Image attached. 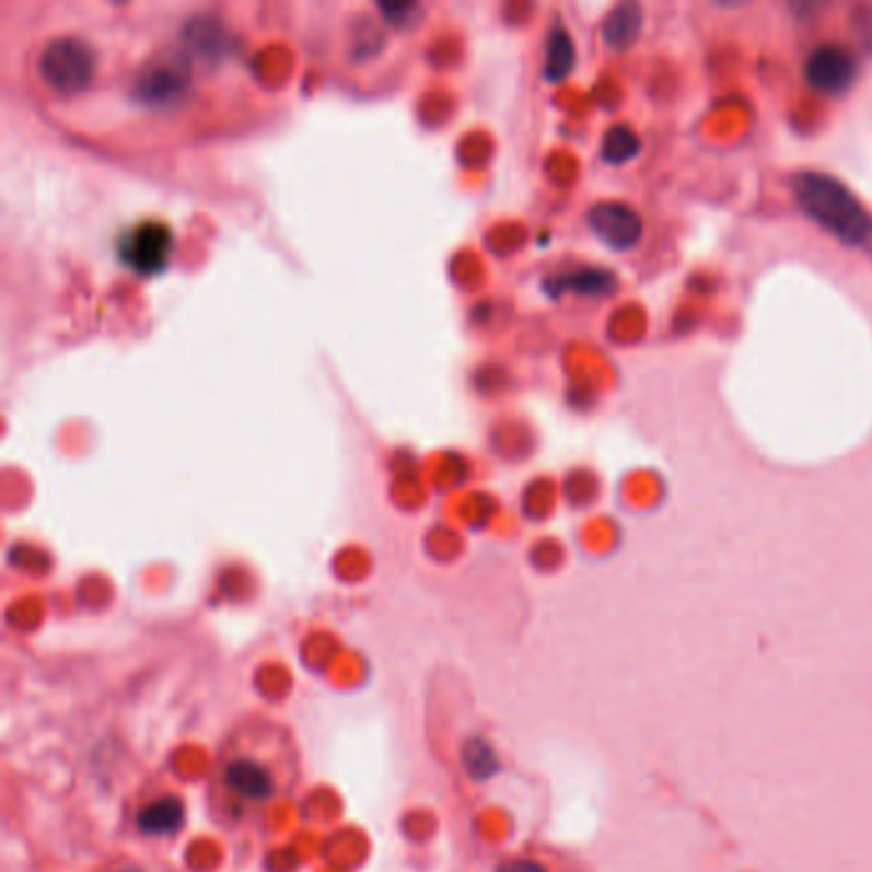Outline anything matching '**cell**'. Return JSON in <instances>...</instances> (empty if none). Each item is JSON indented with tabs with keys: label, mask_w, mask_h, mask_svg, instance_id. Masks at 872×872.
Returning a JSON list of instances; mask_svg holds the SVG:
<instances>
[{
	"label": "cell",
	"mask_w": 872,
	"mask_h": 872,
	"mask_svg": "<svg viewBox=\"0 0 872 872\" xmlns=\"http://www.w3.org/2000/svg\"><path fill=\"white\" fill-rule=\"evenodd\" d=\"M793 193L801 210L849 246H860L872 239V218L862 208L852 189L824 172H799L793 177Z\"/></svg>",
	"instance_id": "1"
},
{
	"label": "cell",
	"mask_w": 872,
	"mask_h": 872,
	"mask_svg": "<svg viewBox=\"0 0 872 872\" xmlns=\"http://www.w3.org/2000/svg\"><path fill=\"white\" fill-rule=\"evenodd\" d=\"M36 70L49 90L59 95H74L93 82L97 55L93 44L80 39V36H57L42 47Z\"/></svg>",
	"instance_id": "2"
},
{
	"label": "cell",
	"mask_w": 872,
	"mask_h": 872,
	"mask_svg": "<svg viewBox=\"0 0 872 872\" xmlns=\"http://www.w3.org/2000/svg\"><path fill=\"white\" fill-rule=\"evenodd\" d=\"M189 85H193V62L185 47L182 51L166 49L141 67L133 82V97L147 108L164 111L172 103H179Z\"/></svg>",
	"instance_id": "3"
},
{
	"label": "cell",
	"mask_w": 872,
	"mask_h": 872,
	"mask_svg": "<svg viewBox=\"0 0 872 872\" xmlns=\"http://www.w3.org/2000/svg\"><path fill=\"white\" fill-rule=\"evenodd\" d=\"M174 252V236L164 223H141L120 239V259L139 275L166 269Z\"/></svg>",
	"instance_id": "4"
},
{
	"label": "cell",
	"mask_w": 872,
	"mask_h": 872,
	"mask_svg": "<svg viewBox=\"0 0 872 872\" xmlns=\"http://www.w3.org/2000/svg\"><path fill=\"white\" fill-rule=\"evenodd\" d=\"M857 59L852 51L839 47V44H822L811 51L806 65H803V78L809 88H814L822 95H841L854 85L857 80Z\"/></svg>",
	"instance_id": "5"
},
{
	"label": "cell",
	"mask_w": 872,
	"mask_h": 872,
	"mask_svg": "<svg viewBox=\"0 0 872 872\" xmlns=\"http://www.w3.org/2000/svg\"><path fill=\"white\" fill-rule=\"evenodd\" d=\"M594 236L614 252H629L640 244L644 223L637 210L625 202H596L586 216Z\"/></svg>",
	"instance_id": "6"
},
{
	"label": "cell",
	"mask_w": 872,
	"mask_h": 872,
	"mask_svg": "<svg viewBox=\"0 0 872 872\" xmlns=\"http://www.w3.org/2000/svg\"><path fill=\"white\" fill-rule=\"evenodd\" d=\"M225 786L241 801H267L275 793L271 772L254 760H233L225 768Z\"/></svg>",
	"instance_id": "7"
},
{
	"label": "cell",
	"mask_w": 872,
	"mask_h": 872,
	"mask_svg": "<svg viewBox=\"0 0 872 872\" xmlns=\"http://www.w3.org/2000/svg\"><path fill=\"white\" fill-rule=\"evenodd\" d=\"M182 47L193 57L221 59L229 51V34L212 19H189L182 26Z\"/></svg>",
	"instance_id": "8"
},
{
	"label": "cell",
	"mask_w": 872,
	"mask_h": 872,
	"mask_svg": "<svg viewBox=\"0 0 872 872\" xmlns=\"http://www.w3.org/2000/svg\"><path fill=\"white\" fill-rule=\"evenodd\" d=\"M642 9L637 3H619L606 13L604 24H602V36L606 42V47L625 51L629 47H635V42L640 39L642 34Z\"/></svg>",
	"instance_id": "9"
},
{
	"label": "cell",
	"mask_w": 872,
	"mask_h": 872,
	"mask_svg": "<svg viewBox=\"0 0 872 872\" xmlns=\"http://www.w3.org/2000/svg\"><path fill=\"white\" fill-rule=\"evenodd\" d=\"M185 822V806L177 795H162V799L151 801L147 809L139 814V829L151 837H162V834H174Z\"/></svg>",
	"instance_id": "10"
},
{
	"label": "cell",
	"mask_w": 872,
	"mask_h": 872,
	"mask_svg": "<svg viewBox=\"0 0 872 872\" xmlns=\"http://www.w3.org/2000/svg\"><path fill=\"white\" fill-rule=\"evenodd\" d=\"M575 62V47L571 34L566 32V26L556 24L548 36V47H545V80L560 82L568 78V72L573 70Z\"/></svg>",
	"instance_id": "11"
},
{
	"label": "cell",
	"mask_w": 872,
	"mask_h": 872,
	"mask_svg": "<svg viewBox=\"0 0 872 872\" xmlns=\"http://www.w3.org/2000/svg\"><path fill=\"white\" fill-rule=\"evenodd\" d=\"M553 292H579V294H609L617 290V277L604 269H579L550 282Z\"/></svg>",
	"instance_id": "12"
},
{
	"label": "cell",
	"mask_w": 872,
	"mask_h": 872,
	"mask_svg": "<svg viewBox=\"0 0 872 872\" xmlns=\"http://www.w3.org/2000/svg\"><path fill=\"white\" fill-rule=\"evenodd\" d=\"M640 149H642L640 136H637L632 128L625 124H614L602 139L604 162L614 164V166L632 162V159L640 154Z\"/></svg>",
	"instance_id": "13"
},
{
	"label": "cell",
	"mask_w": 872,
	"mask_h": 872,
	"mask_svg": "<svg viewBox=\"0 0 872 872\" xmlns=\"http://www.w3.org/2000/svg\"><path fill=\"white\" fill-rule=\"evenodd\" d=\"M464 765H466L468 776H474V778H479V780L491 778L497 772V768H499L495 749H491L484 740L466 742Z\"/></svg>",
	"instance_id": "14"
},
{
	"label": "cell",
	"mask_w": 872,
	"mask_h": 872,
	"mask_svg": "<svg viewBox=\"0 0 872 872\" xmlns=\"http://www.w3.org/2000/svg\"><path fill=\"white\" fill-rule=\"evenodd\" d=\"M852 26L857 36H860L862 47L872 51V5H860L852 16Z\"/></svg>",
	"instance_id": "15"
},
{
	"label": "cell",
	"mask_w": 872,
	"mask_h": 872,
	"mask_svg": "<svg viewBox=\"0 0 872 872\" xmlns=\"http://www.w3.org/2000/svg\"><path fill=\"white\" fill-rule=\"evenodd\" d=\"M497 872H545V868L533 860H512V862H504Z\"/></svg>",
	"instance_id": "16"
}]
</instances>
